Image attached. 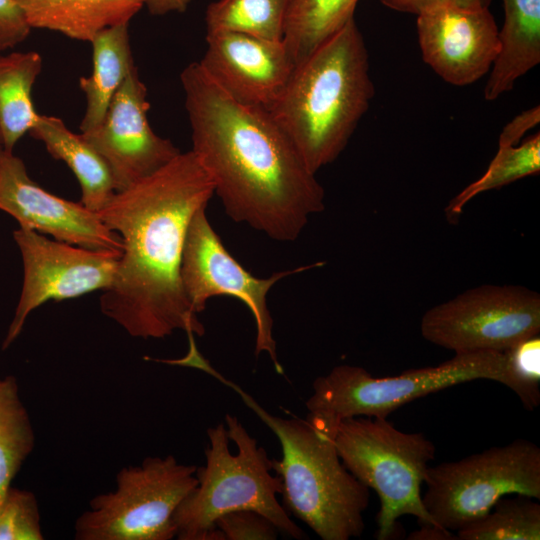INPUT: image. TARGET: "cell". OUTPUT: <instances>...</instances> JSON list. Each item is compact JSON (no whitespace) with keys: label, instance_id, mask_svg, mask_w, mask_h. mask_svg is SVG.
Instances as JSON below:
<instances>
[{"label":"cell","instance_id":"10","mask_svg":"<svg viewBox=\"0 0 540 540\" xmlns=\"http://www.w3.org/2000/svg\"><path fill=\"white\" fill-rule=\"evenodd\" d=\"M420 330L455 354L504 352L539 335L540 295L522 286H478L427 310Z\"/></svg>","mask_w":540,"mask_h":540},{"label":"cell","instance_id":"30","mask_svg":"<svg viewBox=\"0 0 540 540\" xmlns=\"http://www.w3.org/2000/svg\"><path fill=\"white\" fill-rule=\"evenodd\" d=\"M31 29L14 0H0V52L23 42Z\"/></svg>","mask_w":540,"mask_h":540},{"label":"cell","instance_id":"17","mask_svg":"<svg viewBox=\"0 0 540 540\" xmlns=\"http://www.w3.org/2000/svg\"><path fill=\"white\" fill-rule=\"evenodd\" d=\"M504 22L498 29L499 51L484 88L488 101L513 89L540 62V0H502Z\"/></svg>","mask_w":540,"mask_h":540},{"label":"cell","instance_id":"31","mask_svg":"<svg viewBox=\"0 0 540 540\" xmlns=\"http://www.w3.org/2000/svg\"><path fill=\"white\" fill-rule=\"evenodd\" d=\"M380 2L393 11L418 15L426 9L442 5L465 9L489 8L491 0H380Z\"/></svg>","mask_w":540,"mask_h":540},{"label":"cell","instance_id":"29","mask_svg":"<svg viewBox=\"0 0 540 540\" xmlns=\"http://www.w3.org/2000/svg\"><path fill=\"white\" fill-rule=\"evenodd\" d=\"M215 527L224 540H275L279 532L265 515L250 509L221 515L215 521Z\"/></svg>","mask_w":540,"mask_h":540},{"label":"cell","instance_id":"22","mask_svg":"<svg viewBox=\"0 0 540 540\" xmlns=\"http://www.w3.org/2000/svg\"><path fill=\"white\" fill-rule=\"evenodd\" d=\"M359 0H289L282 42L294 64L354 18Z\"/></svg>","mask_w":540,"mask_h":540},{"label":"cell","instance_id":"9","mask_svg":"<svg viewBox=\"0 0 540 540\" xmlns=\"http://www.w3.org/2000/svg\"><path fill=\"white\" fill-rule=\"evenodd\" d=\"M423 504L436 525L456 532L506 495L540 498V448L526 439L428 467Z\"/></svg>","mask_w":540,"mask_h":540},{"label":"cell","instance_id":"20","mask_svg":"<svg viewBox=\"0 0 540 540\" xmlns=\"http://www.w3.org/2000/svg\"><path fill=\"white\" fill-rule=\"evenodd\" d=\"M90 43L92 73L79 79V86L86 97V110L80 123L81 132L91 130L101 123L116 92L136 67L128 23L102 29Z\"/></svg>","mask_w":540,"mask_h":540},{"label":"cell","instance_id":"16","mask_svg":"<svg viewBox=\"0 0 540 540\" xmlns=\"http://www.w3.org/2000/svg\"><path fill=\"white\" fill-rule=\"evenodd\" d=\"M200 66L237 102L269 110L294 69L282 41L233 32L206 34Z\"/></svg>","mask_w":540,"mask_h":540},{"label":"cell","instance_id":"8","mask_svg":"<svg viewBox=\"0 0 540 540\" xmlns=\"http://www.w3.org/2000/svg\"><path fill=\"white\" fill-rule=\"evenodd\" d=\"M195 465L173 455L122 468L113 491L96 495L75 521L76 540H170L174 514L197 485Z\"/></svg>","mask_w":540,"mask_h":540},{"label":"cell","instance_id":"2","mask_svg":"<svg viewBox=\"0 0 540 540\" xmlns=\"http://www.w3.org/2000/svg\"><path fill=\"white\" fill-rule=\"evenodd\" d=\"M213 194L209 173L190 150L116 192L97 212L123 244L100 309L130 336L160 339L183 330L194 339L205 333L185 296L180 267L190 221Z\"/></svg>","mask_w":540,"mask_h":540},{"label":"cell","instance_id":"27","mask_svg":"<svg viewBox=\"0 0 540 540\" xmlns=\"http://www.w3.org/2000/svg\"><path fill=\"white\" fill-rule=\"evenodd\" d=\"M507 387L524 407L534 410L540 403V338H528L504 351Z\"/></svg>","mask_w":540,"mask_h":540},{"label":"cell","instance_id":"35","mask_svg":"<svg viewBox=\"0 0 540 540\" xmlns=\"http://www.w3.org/2000/svg\"><path fill=\"white\" fill-rule=\"evenodd\" d=\"M0 154H1V148H0Z\"/></svg>","mask_w":540,"mask_h":540},{"label":"cell","instance_id":"12","mask_svg":"<svg viewBox=\"0 0 540 540\" xmlns=\"http://www.w3.org/2000/svg\"><path fill=\"white\" fill-rule=\"evenodd\" d=\"M13 238L21 252L24 277L15 313L2 343L3 350L20 335L29 314L43 303L108 289L121 255L51 240L21 227L13 232Z\"/></svg>","mask_w":540,"mask_h":540},{"label":"cell","instance_id":"26","mask_svg":"<svg viewBox=\"0 0 540 540\" xmlns=\"http://www.w3.org/2000/svg\"><path fill=\"white\" fill-rule=\"evenodd\" d=\"M540 171V134L525 139L520 145L498 147L485 173L464 188L447 205L450 221H457L463 207L475 196L510 184Z\"/></svg>","mask_w":540,"mask_h":540},{"label":"cell","instance_id":"11","mask_svg":"<svg viewBox=\"0 0 540 540\" xmlns=\"http://www.w3.org/2000/svg\"><path fill=\"white\" fill-rule=\"evenodd\" d=\"M206 208L201 207L193 215L182 252L180 277L189 305L198 314L212 297L239 299L250 310L255 321V354L267 353L277 373L283 374L273 338V319L267 306V294L283 278L324 263L275 272L266 278L256 277L226 249L207 218Z\"/></svg>","mask_w":540,"mask_h":540},{"label":"cell","instance_id":"15","mask_svg":"<svg viewBox=\"0 0 540 540\" xmlns=\"http://www.w3.org/2000/svg\"><path fill=\"white\" fill-rule=\"evenodd\" d=\"M416 16L423 61L445 82L466 86L489 73L499 51V28L489 8L442 5Z\"/></svg>","mask_w":540,"mask_h":540},{"label":"cell","instance_id":"28","mask_svg":"<svg viewBox=\"0 0 540 540\" xmlns=\"http://www.w3.org/2000/svg\"><path fill=\"white\" fill-rule=\"evenodd\" d=\"M40 520L36 495L11 485L0 505V540H43Z\"/></svg>","mask_w":540,"mask_h":540},{"label":"cell","instance_id":"13","mask_svg":"<svg viewBox=\"0 0 540 540\" xmlns=\"http://www.w3.org/2000/svg\"><path fill=\"white\" fill-rule=\"evenodd\" d=\"M147 89L135 67L113 97L99 125L80 134L107 163L116 192L170 162L181 151L150 126Z\"/></svg>","mask_w":540,"mask_h":540},{"label":"cell","instance_id":"24","mask_svg":"<svg viewBox=\"0 0 540 540\" xmlns=\"http://www.w3.org/2000/svg\"><path fill=\"white\" fill-rule=\"evenodd\" d=\"M289 0H218L205 13L206 34L233 32L282 41Z\"/></svg>","mask_w":540,"mask_h":540},{"label":"cell","instance_id":"23","mask_svg":"<svg viewBox=\"0 0 540 540\" xmlns=\"http://www.w3.org/2000/svg\"><path fill=\"white\" fill-rule=\"evenodd\" d=\"M35 432L17 380L0 378V505L7 489L35 447Z\"/></svg>","mask_w":540,"mask_h":540},{"label":"cell","instance_id":"14","mask_svg":"<svg viewBox=\"0 0 540 540\" xmlns=\"http://www.w3.org/2000/svg\"><path fill=\"white\" fill-rule=\"evenodd\" d=\"M0 210L17 220L21 228L51 235L55 240L93 249L122 252L121 237L99 215L49 193L28 175L24 162L1 149Z\"/></svg>","mask_w":540,"mask_h":540},{"label":"cell","instance_id":"6","mask_svg":"<svg viewBox=\"0 0 540 540\" xmlns=\"http://www.w3.org/2000/svg\"><path fill=\"white\" fill-rule=\"evenodd\" d=\"M485 379L507 386L504 352L460 353L438 366L375 377L366 369L338 365L313 382L306 419L333 438L338 423L351 417H382L423 396L461 383Z\"/></svg>","mask_w":540,"mask_h":540},{"label":"cell","instance_id":"34","mask_svg":"<svg viewBox=\"0 0 540 540\" xmlns=\"http://www.w3.org/2000/svg\"><path fill=\"white\" fill-rule=\"evenodd\" d=\"M412 540H455L456 533L436 525H422V527L412 532L408 537Z\"/></svg>","mask_w":540,"mask_h":540},{"label":"cell","instance_id":"1","mask_svg":"<svg viewBox=\"0 0 540 540\" xmlns=\"http://www.w3.org/2000/svg\"><path fill=\"white\" fill-rule=\"evenodd\" d=\"M192 152L226 214L279 242L296 240L325 193L267 109L231 98L199 62L180 75Z\"/></svg>","mask_w":540,"mask_h":540},{"label":"cell","instance_id":"5","mask_svg":"<svg viewBox=\"0 0 540 540\" xmlns=\"http://www.w3.org/2000/svg\"><path fill=\"white\" fill-rule=\"evenodd\" d=\"M205 465L197 467V485L183 499L174 517L179 540H224L215 527L221 515L250 509L265 515L278 531L294 539L306 533L278 501L282 483L271 473L266 450L233 415L207 430Z\"/></svg>","mask_w":540,"mask_h":540},{"label":"cell","instance_id":"18","mask_svg":"<svg viewBox=\"0 0 540 540\" xmlns=\"http://www.w3.org/2000/svg\"><path fill=\"white\" fill-rule=\"evenodd\" d=\"M31 28L90 42L102 29L129 23L147 0H14Z\"/></svg>","mask_w":540,"mask_h":540},{"label":"cell","instance_id":"7","mask_svg":"<svg viewBox=\"0 0 540 540\" xmlns=\"http://www.w3.org/2000/svg\"><path fill=\"white\" fill-rule=\"evenodd\" d=\"M333 443L347 470L379 497L376 539H394L404 515L436 525L421 492L436 448L423 433L403 432L387 418L359 416L338 423Z\"/></svg>","mask_w":540,"mask_h":540},{"label":"cell","instance_id":"32","mask_svg":"<svg viewBox=\"0 0 540 540\" xmlns=\"http://www.w3.org/2000/svg\"><path fill=\"white\" fill-rule=\"evenodd\" d=\"M540 122V108L535 106L513 118L502 130L498 147L515 146L523 135Z\"/></svg>","mask_w":540,"mask_h":540},{"label":"cell","instance_id":"21","mask_svg":"<svg viewBox=\"0 0 540 540\" xmlns=\"http://www.w3.org/2000/svg\"><path fill=\"white\" fill-rule=\"evenodd\" d=\"M42 64L35 51L0 54V145L4 151L13 152L38 119L31 92Z\"/></svg>","mask_w":540,"mask_h":540},{"label":"cell","instance_id":"3","mask_svg":"<svg viewBox=\"0 0 540 540\" xmlns=\"http://www.w3.org/2000/svg\"><path fill=\"white\" fill-rule=\"evenodd\" d=\"M374 94L368 50L352 18L294 66L268 111L316 174L345 149Z\"/></svg>","mask_w":540,"mask_h":540},{"label":"cell","instance_id":"4","mask_svg":"<svg viewBox=\"0 0 540 540\" xmlns=\"http://www.w3.org/2000/svg\"><path fill=\"white\" fill-rule=\"evenodd\" d=\"M209 374L240 395L278 438L281 459L272 470L282 483V506L323 540H348L364 531L363 514L369 506V488L343 465L333 438L306 418H282L268 413L249 394L214 368Z\"/></svg>","mask_w":540,"mask_h":540},{"label":"cell","instance_id":"33","mask_svg":"<svg viewBox=\"0 0 540 540\" xmlns=\"http://www.w3.org/2000/svg\"><path fill=\"white\" fill-rule=\"evenodd\" d=\"M192 0H147L145 6L153 15H165L171 12H184Z\"/></svg>","mask_w":540,"mask_h":540},{"label":"cell","instance_id":"19","mask_svg":"<svg viewBox=\"0 0 540 540\" xmlns=\"http://www.w3.org/2000/svg\"><path fill=\"white\" fill-rule=\"evenodd\" d=\"M30 135L41 141L49 154L71 169L81 187V203L99 212L116 193L111 171L101 155L83 138L68 129L62 119L40 115Z\"/></svg>","mask_w":540,"mask_h":540},{"label":"cell","instance_id":"25","mask_svg":"<svg viewBox=\"0 0 540 540\" xmlns=\"http://www.w3.org/2000/svg\"><path fill=\"white\" fill-rule=\"evenodd\" d=\"M503 496L477 520L456 531L460 540H539L540 504L532 497Z\"/></svg>","mask_w":540,"mask_h":540}]
</instances>
